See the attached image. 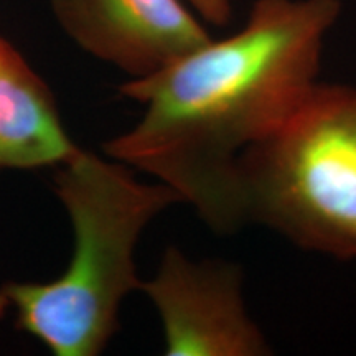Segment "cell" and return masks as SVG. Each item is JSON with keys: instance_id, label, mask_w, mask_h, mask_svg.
Returning a JSON list of instances; mask_svg holds the SVG:
<instances>
[{"instance_id": "1", "label": "cell", "mask_w": 356, "mask_h": 356, "mask_svg": "<svg viewBox=\"0 0 356 356\" xmlns=\"http://www.w3.org/2000/svg\"><path fill=\"white\" fill-rule=\"evenodd\" d=\"M340 12L338 0H257L239 32L122 83L144 114L102 152L170 186L215 234L236 233L248 225L239 159L318 81Z\"/></svg>"}, {"instance_id": "2", "label": "cell", "mask_w": 356, "mask_h": 356, "mask_svg": "<svg viewBox=\"0 0 356 356\" xmlns=\"http://www.w3.org/2000/svg\"><path fill=\"white\" fill-rule=\"evenodd\" d=\"M55 195L73 228V254L50 282L0 286V317L56 356H97L119 330V312L139 291L136 251L160 213L181 204L162 181H142L132 168L79 147L56 167Z\"/></svg>"}, {"instance_id": "3", "label": "cell", "mask_w": 356, "mask_h": 356, "mask_svg": "<svg viewBox=\"0 0 356 356\" xmlns=\"http://www.w3.org/2000/svg\"><path fill=\"white\" fill-rule=\"evenodd\" d=\"M246 222L305 251L356 259V88L317 81L239 159Z\"/></svg>"}, {"instance_id": "4", "label": "cell", "mask_w": 356, "mask_h": 356, "mask_svg": "<svg viewBox=\"0 0 356 356\" xmlns=\"http://www.w3.org/2000/svg\"><path fill=\"white\" fill-rule=\"evenodd\" d=\"M162 323L167 356H266L273 346L249 315L234 262L191 259L168 246L140 289Z\"/></svg>"}, {"instance_id": "5", "label": "cell", "mask_w": 356, "mask_h": 356, "mask_svg": "<svg viewBox=\"0 0 356 356\" xmlns=\"http://www.w3.org/2000/svg\"><path fill=\"white\" fill-rule=\"evenodd\" d=\"M81 50L129 74L157 73L211 40L181 0H50Z\"/></svg>"}, {"instance_id": "6", "label": "cell", "mask_w": 356, "mask_h": 356, "mask_svg": "<svg viewBox=\"0 0 356 356\" xmlns=\"http://www.w3.org/2000/svg\"><path fill=\"white\" fill-rule=\"evenodd\" d=\"M78 149L50 86L0 38V170L56 168Z\"/></svg>"}, {"instance_id": "7", "label": "cell", "mask_w": 356, "mask_h": 356, "mask_svg": "<svg viewBox=\"0 0 356 356\" xmlns=\"http://www.w3.org/2000/svg\"><path fill=\"white\" fill-rule=\"evenodd\" d=\"M188 3L198 12V15H202L203 20L218 26L228 25L233 15L229 0H188Z\"/></svg>"}]
</instances>
